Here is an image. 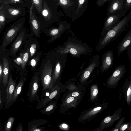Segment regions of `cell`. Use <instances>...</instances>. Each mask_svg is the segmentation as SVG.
Listing matches in <instances>:
<instances>
[{
    "label": "cell",
    "mask_w": 131,
    "mask_h": 131,
    "mask_svg": "<svg viewBox=\"0 0 131 131\" xmlns=\"http://www.w3.org/2000/svg\"><path fill=\"white\" fill-rule=\"evenodd\" d=\"M53 66L50 60H48L45 65L41 72L39 73V78L42 87L41 100L49 92L52 76L53 72Z\"/></svg>",
    "instance_id": "obj_3"
},
{
    "label": "cell",
    "mask_w": 131,
    "mask_h": 131,
    "mask_svg": "<svg viewBox=\"0 0 131 131\" xmlns=\"http://www.w3.org/2000/svg\"><path fill=\"white\" fill-rule=\"evenodd\" d=\"M114 60L113 52L108 50L104 53L102 56V62L100 69L102 73L108 70L112 66Z\"/></svg>",
    "instance_id": "obj_15"
},
{
    "label": "cell",
    "mask_w": 131,
    "mask_h": 131,
    "mask_svg": "<svg viewBox=\"0 0 131 131\" xmlns=\"http://www.w3.org/2000/svg\"><path fill=\"white\" fill-rule=\"evenodd\" d=\"M42 13L43 15L45 16H47L48 14V12L46 10H43Z\"/></svg>",
    "instance_id": "obj_45"
},
{
    "label": "cell",
    "mask_w": 131,
    "mask_h": 131,
    "mask_svg": "<svg viewBox=\"0 0 131 131\" xmlns=\"http://www.w3.org/2000/svg\"><path fill=\"white\" fill-rule=\"evenodd\" d=\"M57 100H52L50 101L46 106L43 107L40 112L42 114L47 115H50L54 113L57 107Z\"/></svg>",
    "instance_id": "obj_25"
},
{
    "label": "cell",
    "mask_w": 131,
    "mask_h": 131,
    "mask_svg": "<svg viewBox=\"0 0 131 131\" xmlns=\"http://www.w3.org/2000/svg\"><path fill=\"white\" fill-rule=\"evenodd\" d=\"M16 82L14 80L10 73L9 76L7 86L6 90V96L5 100V109L8 108L12 101L13 96L15 88Z\"/></svg>",
    "instance_id": "obj_14"
},
{
    "label": "cell",
    "mask_w": 131,
    "mask_h": 131,
    "mask_svg": "<svg viewBox=\"0 0 131 131\" xmlns=\"http://www.w3.org/2000/svg\"><path fill=\"white\" fill-rule=\"evenodd\" d=\"M78 6L76 10V13L78 14L80 9L82 8L83 5L86 2V0H78Z\"/></svg>",
    "instance_id": "obj_34"
},
{
    "label": "cell",
    "mask_w": 131,
    "mask_h": 131,
    "mask_svg": "<svg viewBox=\"0 0 131 131\" xmlns=\"http://www.w3.org/2000/svg\"><path fill=\"white\" fill-rule=\"evenodd\" d=\"M131 45V29L129 31L119 42L117 47L118 56L127 50Z\"/></svg>",
    "instance_id": "obj_18"
},
{
    "label": "cell",
    "mask_w": 131,
    "mask_h": 131,
    "mask_svg": "<svg viewBox=\"0 0 131 131\" xmlns=\"http://www.w3.org/2000/svg\"><path fill=\"white\" fill-rule=\"evenodd\" d=\"M124 97L129 106H131V76L126 79L123 86Z\"/></svg>",
    "instance_id": "obj_19"
},
{
    "label": "cell",
    "mask_w": 131,
    "mask_h": 131,
    "mask_svg": "<svg viewBox=\"0 0 131 131\" xmlns=\"http://www.w3.org/2000/svg\"><path fill=\"white\" fill-rule=\"evenodd\" d=\"M98 88L97 84L92 85L91 88L90 100L91 102L95 101L97 98Z\"/></svg>",
    "instance_id": "obj_27"
},
{
    "label": "cell",
    "mask_w": 131,
    "mask_h": 131,
    "mask_svg": "<svg viewBox=\"0 0 131 131\" xmlns=\"http://www.w3.org/2000/svg\"><path fill=\"white\" fill-rule=\"evenodd\" d=\"M33 2L35 4V5L37 7V8H40L39 6H41V1L40 0H33Z\"/></svg>",
    "instance_id": "obj_41"
},
{
    "label": "cell",
    "mask_w": 131,
    "mask_h": 131,
    "mask_svg": "<svg viewBox=\"0 0 131 131\" xmlns=\"http://www.w3.org/2000/svg\"><path fill=\"white\" fill-rule=\"evenodd\" d=\"M111 0H98L97 2V5L99 6H101L103 5L107 1H111Z\"/></svg>",
    "instance_id": "obj_39"
},
{
    "label": "cell",
    "mask_w": 131,
    "mask_h": 131,
    "mask_svg": "<svg viewBox=\"0 0 131 131\" xmlns=\"http://www.w3.org/2000/svg\"><path fill=\"white\" fill-rule=\"evenodd\" d=\"M125 119V118L124 116H123L119 120L115 127L110 130V131H119L120 128L124 123Z\"/></svg>",
    "instance_id": "obj_30"
},
{
    "label": "cell",
    "mask_w": 131,
    "mask_h": 131,
    "mask_svg": "<svg viewBox=\"0 0 131 131\" xmlns=\"http://www.w3.org/2000/svg\"><path fill=\"white\" fill-rule=\"evenodd\" d=\"M70 94L74 97H78L83 96V93L80 91H69Z\"/></svg>",
    "instance_id": "obj_33"
},
{
    "label": "cell",
    "mask_w": 131,
    "mask_h": 131,
    "mask_svg": "<svg viewBox=\"0 0 131 131\" xmlns=\"http://www.w3.org/2000/svg\"><path fill=\"white\" fill-rule=\"evenodd\" d=\"M22 26L21 23H15L5 31L0 46L1 50L4 51L6 47L13 42L21 30Z\"/></svg>",
    "instance_id": "obj_6"
},
{
    "label": "cell",
    "mask_w": 131,
    "mask_h": 131,
    "mask_svg": "<svg viewBox=\"0 0 131 131\" xmlns=\"http://www.w3.org/2000/svg\"><path fill=\"white\" fill-rule=\"evenodd\" d=\"M39 76V73L35 72L29 83L27 95L28 101L31 102L36 101L39 102L40 101L38 94L41 85Z\"/></svg>",
    "instance_id": "obj_7"
},
{
    "label": "cell",
    "mask_w": 131,
    "mask_h": 131,
    "mask_svg": "<svg viewBox=\"0 0 131 131\" xmlns=\"http://www.w3.org/2000/svg\"><path fill=\"white\" fill-rule=\"evenodd\" d=\"M73 2L71 0H60L58 4L64 8H68L73 4Z\"/></svg>",
    "instance_id": "obj_29"
},
{
    "label": "cell",
    "mask_w": 131,
    "mask_h": 131,
    "mask_svg": "<svg viewBox=\"0 0 131 131\" xmlns=\"http://www.w3.org/2000/svg\"><path fill=\"white\" fill-rule=\"evenodd\" d=\"M83 96L74 97L71 96L69 92L63 96L61 104L60 111L63 113L70 108H76L81 101Z\"/></svg>",
    "instance_id": "obj_10"
},
{
    "label": "cell",
    "mask_w": 131,
    "mask_h": 131,
    "mask_svg": "<svg viewBox=\"0 0 131 131\" xmlns=\"http://www.w3.org/2000/svg\"><path fill=\"white\" fill-rule=\"evenodd\" d=\"M125 7L128 9H131V0H125Z\"/></svg>",
    "instance_id": "obj_40"
},
{
    "label": "cell",
    "mask_w": 131,
    "mask_h": 131,
    "mask_svg": "<svg viewBox=\"0 0 131 131\" xmlns=\"http://www.w3.org/2000/svg\"><path fill=\"white\" fill-rule=\"evenodd\" d=\"M3 75L2 82L4 86L8 84L9 78V64L8 59L4 57L3 59Z\"/></svg>",
    "instance_id": "obj_24"
},
{
    "label": "cell",
    "mask_w": 131,
    "mask_h": 131,
    "mask_svg": "<svg viewBox=\"0 0 131 131\" xmlns=\"http://www.w3.org/2000/svg\"><path fill=\"white\" fill-rule=\"evenodd\" d=\"M66 86L63 85L61 79L58 80L55 83L50 91L48 93L49 94L45 96L39 102L36 108L39 109L44 107L50 101L54 99L57 100L60 96V94L66 91Z\"/></svg>",
    "instance_id": "obj_4"
},
{
    "label": "cell",
    "mask_w": 131,
    "mask_h": 131,
    "mask_svg": "<svg viewBox=\"0 0 131 131\" xmlns=\"http://www.w3.org/2000/svg\"><path fill=\"white\" fill-rule=\"evenodd\" d=\"M37 47V44L36 43H33L31 45L29 49L30 57L32 56L35 53Z\"/></svg>",
    "instance_id": "obj_32"
},
{
    "label": "cell",
    "mask_w": 131,
    "mask_h": 131,
    "mask_svg": "<svg viewBox=\"0 0 131 131\" xmlns=\"http://www.w3.org/2000/svg\"><path fill=\"white\" fill-rule=\"evenodd\" d=\"M48 121L45 119H35L29 122L28 123V130L29 131H43L45 130V127L39 126L46 124Z\"/></svg>",
    "instance_id": "obj_20"
},
{
    "label": "cell",
    "mask_w": 131,
    "mask_h": 131,
    "mask_svg": "<svg viewBox=\"0 0 131 131\" xmlns=\"http://www.w3.org/2000/svg\"><path fill=\"white\" fill-rule=\"evenodd\" d=\"M130 124V122L123 123L119 131H126L128 128Z\"/></svg>",
    "instance_id": "obj_35"
},
{
    "label": "cell",
    "mask_w": 131,
    "mask_h": 131,
    "mask_svg": "<svg viewBox=\"0 0 131 131\" xmlns=\"http://www.w3.org/2000/svg\"><path fill=\"white\" fill-rule=\"evenodd\" d=\"M60 128L62 130H69V126L66 124L63 123L59 125Z\"/></svg>",
    "instance_id": "obj_38"
},
{
    "label": "cell",
    "mask_w": 131,
    "mask_h": 131,
    "mask_svg": "<svg viewBox=\"0 0 131 131\" xmlns=\"http://www.w3.org/2000/svg\"><path fill=\"white\" fill-rule=\"evenodd\" d=\"M29 54V49H27L25 52L20 54L19 57L21 58L20 64L22 68L23 69L25 68L26 63L28 60Z\"/></svg>",
    "instance_id": "obj_26"
},
{
    "label": "cell",
    "mask_w": 131,
    "mask_h": 131,
    "mask_svg": "<svg viewBox=\"0 0 131 131\" xmlns=\"http://www.w3.org/2000/svg\"><path fill=\"white\" fill-rule=\"evenodd\" d=\"M126 69L124 65L122 64L116 67L106 82L109 88H115L117 86L119 81L124 77Z\"/></svg>",
    "instance_id": "obj_11"
},
{
    "label": "cell",
    "mask_w": 131,
    "mask_h": 131,
    "mask_svg": "<svg viewBox=\"0 0 131 131\" xmlns=\"http://www.w3.org/2000/svg\"><path fill=\"white\" fill-rule=\"evenodd\" d=\"M66 30V29H65L64 26L62 24H61L58 28L51 29L46 33L47 35L50 37L48 42H51L60 38Z\"/></svg>",
    "instance_id": "obj_17"
},
{
    "label": "cell",
    "mask_w": 131,
    "mask_h": 131,
    "mask_svg": "<svg viewBox=\"0 0 131 131\" xmlns=\"http://www.w3.org/2000/svg\"><path fill=\"white\" fill-rule=\"evenodd\" d=\"M56 50L61 53H70L73 56L78 58L82 54H87L89 51L87 45L78 40L71 39L68 40L62 46L58 47Z\"/></svg>",
    "instance_id": "obj_2"
},
{
    "label": "cell",
    "mask_w": 131,
    "mask_h": 131,
    "mask_svg": "<svg viewBox=\"0 0 131 131\" xmlns=\"http://www.w3.org/2000/svg\"><path fill=\"white\" fill-rule=\"evenodd\" d=\"M15 120L14 117L10 116L6 121L5 125V130L10 131Z\"/></svg>",
    "instance_id": "obj_28"
},
{
    "label": "cell",
    "mask_w": 131,
    "mask_h": 131,
    "mask_svg": "<svg viewBox=\"0 0 131 131\" xmlns=\"http://www.w3.org/2000/svg\"><path fill=\"white\" fill-rule=\"evenodd\" d=\"M126 131H131V122H130V124L128 128L126 130Z\"/></svg>",
    "instance_id": "obj_46"
},
{
    "label": "cell",
    "mask_w": 131,
    "mask_h": 131,
    "mask_svg": "<svg viewBox=\"0 0 131 131\" xmlns=\"http://www.w3.org/2000/svg\"><path fill=\"white\" fill-rule=\"evenodd\" d=\"M3 75V64H0V84H1L2 81Z\"/></svg>",
    "instance_id": "obj_36"
},
{
    "label": "cell",
    "mask_w": 131,
    "mask_h": 131,
    "mask_svg": "<svg viewBox=\"0 0 131 131\" xmlns=\"http://www.w3.org/2000/svg\"><path fill=\"white\" fill-rule=\"evenodd\" d=\"M127 50V52L129 58L131 62V45L129 46Z\"/></svg>",
    "instance_id": "obj_42"
},
{
    "label": "cell",
    "mask_w": 131,
    "mask_h": 131,
    "mask_svg": "<svg viewBox=\"0 0 131 131\" xmlns=\"http://www.w3.org/2000/svg\"><path fill=\"white\" fill-rule=\"evenodd\" d=\"M2 94V92L1 90L0 89V112L2 110V109L4 102Z\"/></svg>",
    "instance_id": "obj_37"
},
{
    "label": "cell",
    "mask_w": 131,
    "mask_h": 131,
    "mask_svg": "<svg viewBox=\"0 0 131 131\" xmlns=\"http://www.w3.org/2000/svg\"><path fill=\"white\" fill-rule=\"evenodd\" d=\"M19 13V11L17 9H14L11 12V14L13 15H17Z\"/></svg>",
    "instance_id": "obj_44"
},
{
    "label": "cell",
    "mask_w": 131,
    "mask_h": 131,
    "mask_svg": "<svg viewBox=\"0 0 131 131\" xmlns=\"http://www.w3.org/2000/svg\"><path fill=\"white\" fill-rule=\"evenodd\" d=\"M131 19V9L125 17L115 26L102 36L96 46L98 50L103 49L109 43L116 38L126 28Z\"/></svg>",
    "instance_id": "obj_1"
},
{
    "label": "cell",
    "mask_w": 131,
    "mask_h": 131,
    "mask_svg": "<svg viewBox=\"0 0 131 131\" xmlns=\"http://www.w3.org/2000/svg\"><path fill=\"white\" fill-rule=\"evenodd\" d=\"M23 128L21 123H20L17 127L16 131H22Z\"/></svg>",
    "instance_id": "obj_43"
},
{
    "label": "cell",
    "mask_w": 131,
    "mask_h": 131,
    "mask_svg": "<svg viewBox=\"0 0 131 131\" xmlns=\"http://www.w3.org/2000/svg\"><path fill=\"white\" fill-rule=\"evenodd\" d=\"M122 112V109L119 108L112 115L108 116L104 118L101 121L99 127L94 129L93 131H102L106 128L111 127L114 123L120 118Z\"/></svg>",
    "instance_id": "obj_12"
},
{
    "label": "cell",
    "mask_w": 131,
    "mask_h": 131,
    "mask_svg": "<svg viewBox=\"0 0 131 131\" xmlns=\"http://www.w3.org/2000/svg\"><path fill=\"white\" fill-rule=\"evenodd\" d=\"M108 104L106 102L99 104L83 111L79 118V121L83 123L93 118L106 108Z\"/></svg>",
    "instance_id": "obj_8"
},
{
    "label": "cell",
    "mask_w": 131,
    "mask_h": 131,
    "mask_svg": "<svg viewBox=\"0 0 131 131\" xmlns=\"http://www.w3.org/2000/svg\"><path fill=\"white\" fill-rule=\"evenodd\" d=\"M100 64L99 57L98 55L94 56L87 67L83 71L81 75L80 82L81 84L85 83L90 76L92 73Z\"/></svg>",
    "instance_id": "obj_13"
},
{
    "label": "cell",
    "mask_w": 131,
    "mask_h": 131,
    "mask_svg": "<svg viewBox=\"0 0 131 131\" xmlns=\"http://www.w3.org/2000/svg\"><path fill=\"white\" fill-rule=\"evenodd\" d=\"M33 5L34 3L33 2L30 10L29 23L33 34L37 38H40V29L39 24L32 15V9Z\"/></svg>",
    "instance_id": "obj_22"
},
{
    "label": "cell",
    "mask_w": 131,
    "mask_h": 131,
    "mask_svg": "<svg viewBox=\"0 0 131 131\" xmlns=\"http://www.w3.org/2000/svg\"><path fill=\"white\" fill-rule=\"evenodd\" d=\"M39 57L38 56H36L34 58L31 60L30 62L32 68L34 69L36 67L39 60Z\"/></svg>",
    "instance_id": "obj_31"
},
{
    "label": "cell",
    "mask_w": 131,
    "mask_h": 131,
    "mask_svg": "<svg viewBox=\"0 0 131 131\" xmlns=\"http://www.w3.org/2000/svg\"><path fill=\"white\" fill-rule=\"evenodd\" d=\"M27 79V77L25 76H23L20 79L15 90L10 106L12 105L16 101L19 95L21 92L24 83Z\"/></svg>",
    "instance_id": "obj_23"
},
{
    "label": "cell",
    "mask_w": 131,
    "mask_h": 131,
    "mask_svg": "<svg viewBox=\"0 0 131 131\" xmlns=\"http://www.w3.org/2000/svg\"><path fill=\"white\" fill-rule=\"evenodd\" d=\"M125 8V0H111L108 6L107 15L124 9Z\"/></svg>",
    "instance_id": "obj_16"
},
{
    "label": "cell",
    "mask_w": 131,
    "mask_h": 131,
    "mask_svg": "<svg viewBox=\"0 0 131 131\" xmlns=\"http://www.w3.org/2000/svg\"><path fill=\"white\" fill-rule=\"evenodd\" d=\"M58 52V55L52 76L49 92L53 87L57 81L61 79V74L67 61V54L61 53Z\"/></svg>",
    "instance_id": "obj_5"
},
{
    "label": "cell",
    "mask_w": 131,
    "mask_h": 131,
    "mask_svg": "<svg viewBox=\"0 0 131 131\" xmlns=\"http://www.w3.org/2000/svg\"><path fill=\"white\" fill-rule=\"evenodd\" d=\"M128 9L118 11L107 16L105 21L101 37L104 35L108 31L116 26L121 20V18L126 14Z\"/></svg>",
    "instance_id": "obj_9"
},
{
    "label": "cell",
    "mask_w": 131,
    "mask_h": 131,
    "mask_svg": "<svg viewBox=\"0 0 131 131\" xmlns=\"http://www.w3.org/2000/svg\"><path fill=\"white\" fill-rule=\"evenodd\" d=\"M26 33L24 30L21 29L16 38L12 45L11 52L15 54L19 48L26 36Z\"/></svg>",
    "instance_id": "obj_21"
}]
</instances>
